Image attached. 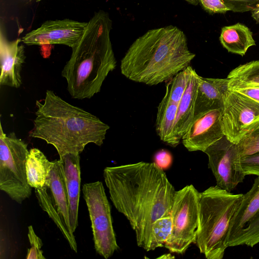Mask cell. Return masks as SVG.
Here are the masks:
<instances>
[{"label":"cell","mask_w":259,"mask_h":259,"mask_svg":"<svg viewBox=\"0 0 259 259\" xmlns=\"http://www.w3.org/2000/svg\"><path fill=\"white\" fill-rule=\"evenodd\" d=\"M40 1H41V0H37V1H38V2Z\"/></svg>","instance_id":"obj_35"},{"label":"cell","mask_w":259,"mask_h":259,"mask_svg":"<svg viewBox=\"0 0 259 259\" xmlns=\"http://www.w3.org/2000/svg\"><path fill=\"white\" fill-rule=\"evenodd\" d=\"M219 39L229 52L241 56L250 47L255 46L252 32L246 25L240 23L223 27Z\"/></svg>","instance_id":"obj_21"},{"label":"cell","mask_w":259,"mask_h":259,"mask_svg":"<svg viewBox=\"0 0 259 259\" xmlns=\"http://www.w3.org/2000/svg\"><path fill=\"white\" fill-rule=\"evenodd\" d=\"M50 189L55 206L68 231L73 234L70 227L69 208L63 163L60 159L53 161L50 176Z\"/></svg>","instance_id":"obj_18"},{"label":"cell","mask_w":259,"mask_h":259,"mask_svg":"<svg viewBox=\"0 0 259 259\" xmlns=\"http://www.w3.org/2000/svg\"><path fill=\"white\" fill-rule=\"evenodd\" d=\"M193 68L189 66L184 70L177 73L169 79L166 85L170 99L174 102L179 104L185 91Z\"/></svg>","instance_id":"obj_23"},{"label":"cell","mask_w":259,"mask_h":259,"mask_svg":"<svg viewBox=\"0 0 259 259\" xmlns=\"http://www.w3.org/2000/svg\"><path fill=\"white\" fill-rule=\"evenodd\" d=\"M227 78L259 85V60L240 65L230 72Z\"/></svg>","instance_id":"obj_24"},{"label":"cell","mask_w":259,"mask_h":259,"mask_svg":"<svg viewBox=\"0 0 259 259\" xmlns=\"http://www.w3.org/2000/svg\"><path fill=\"white\" fill-rule=\"evenodd\" d=\"M222 120L225 135L238 144L259 126V103L228 90L224 98Z\"/></svg>","instance_id":"obj_9"},{"label":"cell","mask_w":259,"mask_h":259,"mask_svg":"<svg viewBox=\"0 0 259 259\" xmlns=\"http://www.w3.org/2000/svg\"><path fill=\"white\" fill-rule=\"evenodd\" d=\"M223 109L209 110L194 117L182 142L189 151H204L224 135Z\"/></svg>","instance_id":"obj_13"},{"label":"cell","mask_w":259,"mask_h":259,"mask_svg":"<svg viewBox=\"0 0 259 259\" xmlns=\"http://www.w3.org/2000/svg\"><path fill=\"white\" fill-rule=\"evenodd\" d=\"M88 22L71 19L49 20L25 34L22 41L28 46L63 45L72 48L80 40Z\"/></svg>","instance_id":"obj_12"},{"label":"cell","mask_w":259,"mask_h":259,"mask_svg":"<svg viewBox=\"0 0 259 259\" xmlns=\"http://www.w3.org/2000/svg\"><path fill=\"white\" fill-rule=\"evenodd\" d=\"M17 38L8 40L1 31V85L18 88L22 84L21 71L25 63L24 47Z\"/></svg>","instance_id":"obj_14"},{"label":"cell","mask_w":259,"mask_h":259,"mask_svg":"<svg viewBox=\"0 0 259 259\" xmlns=\"http://www.w3.org/2000/svg\"><path fill=\"white\" fill-rule=\"evenodd\" d=\"M171 154L165 150H160L154 156V163L162 169L168 168L172 163Z\"/></svg>","instance_id":"obj_32"},{"label":"cell","mask_w":259,"mask_h":259,"mask_svg":"<svg viewBox=\"0 0 259 259\" xmlns=\"http://www.w3.org/2000/svg\"><path fill=\"white\" fill-rule=\"evenodd\" d=\"M252 17L259 23V6L251 11Z\"/></svg>","instance_id":"obj_33"},{"label":"cell","mask_w":259,"mask_h":259,"mask_svg":"<svg viewBox=\"0 0 259 259\" xmlns=\"http://www.w3.org/2000/svg\"><path fill=\"white\" fill-rule=\"evenodd\" d=\"M241 163L246 175L259 176V152L242 156Z\"/></svg>","instance_id":"obj_30"},{"label":"cell","mask_w":259,"mask_h":259,"mask_svg":"<svg viewBox=\"0 0 259 259\" xmlns=\"http://www.w3.org/2000/svg\"><path fill=\"white\" fill-rule=\"evenodd\" d=\"M186 1L187 3H189L190 4L197 6L199 4L198 0H184Z\"/></svg>","instance_id":"obj_34"},{"label":"cell","mask_w":259,"mask_h":259,"mask_svg":"<svg viewBox=\"0 0 259 259\" xmlns=\"http://www.w3.org/2000/svg\"><path fill=\"white\" fill-rule=\"evenodd\" d=\"M229 81V78H206L199 75L194 117L209 110L223 109Z\"/></svg>","instance_id":"obj_15"},{"label":"cell","mask_w":259,"mask_h":259,"mask_svg":"<svg viewBox=\"0 0 259 259\" xmlns=\"http://www.w3.org/2000/svg\"><path fill=\"white\" fill-rule=\"evenodd\" d=\"M28 237L31 248L28 250L27 259H44L42 251L41 250L42 245L41 240L36 235L32 226L28 227Z\"/></svg>","instance_id":"obj_28"},{"label":"cell","mask_w":259,"mask_h":259,"mask_svg":"<svg viewBox=\"0 0 259 259\" xmlns=\"http://www.w3.org/2000/svg\"><path fill=\"white\" fill-rule=\"evenodd\" d=\"M178 104L172 101L165 91V95L157 107L156 131L160 140L167 145L176 147L180 141L175 132Z\"/></svg>","instance_id":"obj_19"},{"label":"cell","mask_w":259,"mask_h":259,"mask_svg":"<svg viewBox=\"0 0 259 259\" xmlns=\"http://www.w3.org/2000/svg\"><path fill=\"white\" fill-rule=\"evenodd\" d=\"M172 229V219L170 215L157 220L152 226V239L151 250L163 247L169 237Z\"/></svg>","instance_id":"obj_25"},{"label":"cell","mask_w":259,"mask_h":259,"mask_svg":"<svg viewBox=\"0 0 259 259\" xmlns=\"http://www.w3.org/2000/svg\"><path fill=\"white\" fill-rule=\"evenodd\" d=\"M195 57L184 32L169 25L149 30L138 37L121 59L120 71L133 81L157 85L187 68Z\"/></svg>","instance_id":"obj_2"},{"label":"cell","mask_w":259,"mask_h":259,"mask_svg":"<svg viewBox=\"0 0 259 259\" xmlns=\"http://www.w3.org/2000/svg\"><path fill=\"white\" fill-rule=\"evenodd\" d=\"M53 161H50L39 149L29 150L26 162L27 182L31 188H49L50 176Z\"/></svg>","instance_id":"obj_20"},{"label":"cell","mask_w":259,"mask_h":259,"mask_svg":"<svg viewBox=\"0 0 259 259\" xmlns=\"http://www.w3.org/2000/svg\"><path fill=\"white\" fill-rule=\"evenodd\" d=\"M47 188L35 189V195L41 208L49 215L54 222L62 234L68 241L70 247L74 252H77V243L73 233H70L64 224L52 199L47 192Z\"/></svg>","instance_id":"obj_22"},{"label":"cell","mask_w":259,"mask_h":259,"mask_svg":"<svg viewBox=\"0 0 259 259\" xmlns=\"http://www.w3.org/2000/svg\"><path fill=\"white\" fill-rule=\"evenodd\" d=\"M242 196L218 185L199 193L198 227L194 243L207 259L223 258L228 247L231 221Z\"/></svg>","instance_id":"obj_5"},{"label":"cell","mask_w":259,"mask_h":259,"mask_svg":"<svg viewBox=\"0 0 259 259\" xmlns=\"http://www.w3.org/2000/svg\"><path fill=\"white\" fill-rule=\"evenodd\" d=\"M199 193L193 185L176 192L171 210L172 229L164 245L170 252L183 254L194 242Z\"/></svg>","instance_id":"obj_7"},{"label":"cell","mask_w":259,"mask_h":259,"mask_svg":"<svg viewBox=\"0 0 259 259\" xmlns=\"http://www.w3.org/2000/svg\"><path fill=\"white\" fill-rule=\"evenodd\" d=\"M241 156L259 152V126L237 144Z\"/></svg>","instance_id":"obj_26"},{"label":"cell","mask_w":259,"mask_h":259,"mask_svg":"<svg viewBox=\"0 0 259 259\" xmlns=\"http://www.w3.org/2000/svg\"><path fill=\"white\" fill-rule=\"evenodd\" d=\"M228 247L259 243V176L250 189L243 194L240 203L231 221Z\"/></svg>","instance_id":"obj_10"},{"label":"cell","mask_w":259,"mask_h":259,"mask_svg":"<svg viewBox=\"0 0 259 259\" xmlns=\"http://www.w3.org/2000/svg\"><path fill=\"white\" fill-rule=\"evenodd\" d=\"M207 155L208 167L216 180L217 185L229 192L243 182L246 176L241 163V155L237 144L225 135L209 146Z\"/></svg>","instance_id":"obj_11"},{"label":"cell","mask_w":259,"mask_h":259,"mask_svg":"<svg viewBox=\"0 0 259 259\" xmlns=\"http://www.w3.org/2000/svg\"><path fill=\"white\" fill-rule=\"evenodd\" d=\"M230 11L243 13L251 11L259 6V0H223Z\"/></svg>","instance_id":"obj_29"},{"label":"cell","mask_w":259,"mask_h":259,"mask_svg":"<svg viewBox=\"0 0 259 259\" xmlns=\"http://www.w3.org/2000/svg\"><path fill=\"white\" fill-rule=\"evenodd\" d=\"M63 161L69 208L70 227L74 233L78 226V212L80 191L79 154L68 153L60 159Z\"/></svg>","instance_id":"obj_16"},{"label":"cell","mask_w":259,"mask_h":259,"mask_svg":"<svg viewBox=\"0 0 259 259\" xmlns=\"http://www.w3.org/2000/svg\"><path fill=\"white\" fill-rule=\"evenodd\" d=\"M114 207L129 221L138 245L151 250L152 226L171 215L176 192L163 169L154 162H138L103 170Z\"/></svg>","instance_id":"obj_1"},{"label":"cell","mask_w":259,"mask_h":259,"mask_svg":"<svg viewBox=\"0 0 259 259\" xmlns=\"http://www.w3.org/2000/svg\"><path fill=\"white\" fill-rule=\"evenodd\" d=\"M228 89L242 94L259 103V85L230 79Z\"/></svg>","instance_id":"obj_27"},{"label":"cell","mask_w":259,"mask_h":259,"mask_svg":"<svg viewBox=\"0 0 259 259\" xmlns=\"http://www.w3.org/2000/svg\"><path fill=\"white\" fill-rule=\"evenodd\" d=\"M112 21L100 11L88 22L78 42L72 48L69 60L61 75L73 99H90L100 92L108 74L115 69L116 60L110 40Z\"/></svg>","instance_id":"obj_4"},{"label":"cell","mask_w":259,"mask_h":259,"mask_svg":"<svg viewBox=\"0 0 259 259\" xmlns=\"http://www.w3.org/2000/svg\"><path fill=\"white\" fill-rule=\"evenodd\" d=\"M199 75L193 69L185 92L178 104L175 132L179 141L187 132L194 118V105Z\"/></svg>","instance_id":"obj_17"},{"label":"cell","mask_w":259,"mask_h":259,"mask_svg":"<svg viewBox=\"0 0 259 259\" xmlns=\"http://www.w3.org/2000/svg\"><path fill=\"white\" fill-rule=\"evenodd\" d=\"M27 144L14 132L5 134L0 125V189L21 204L31 194L27 182Z\"/></svg>","instance_id":"obj_6"},{"label":"cell","mask_w":259,"mask_h":259,"mask_svg":"<svg viewBox=\"0 0 259 259\" xmlns=\"http://www.w3.org/2000/svg\"><path fill=\"white\" fill-rule=\"evenodd\" d=\"M34 126L29 137L45 141L56 149L60 159L68 153L80 154L90 143L101 146L109 126L95 115L47 90L36 101Z\"/></svg>","instance_id":"obj_3"},{"label":"cell","mask_w":259,"mask_h":259,"mask_svg":"<svg viewBox=\"0 0 259 259\" xmlns=\"http://www.w3.org/2000/svg\"><path fill=\"white\" fill-rule=\"evenodd\" d=\"M202 8L210 14L225 13L230 10L223 0H198Z\"/></svg>","instance_id":"obj_31"},{"label":"cell","mask_w":259,"mask_h":259,"mask_svg":"<svg viewBox=\"0 0 259 259\" xmlns=\"http://www.w3.org/2000/svg\"><path fill=\"white\" fill-rule=\"evenodd\" d=\"M82 191L91 222L95 250L99 255L108 259L119 246L103 183L100 181L85 183L82 186Z\"/></svg>","instance_id":"obj_8"}]
</instances>
